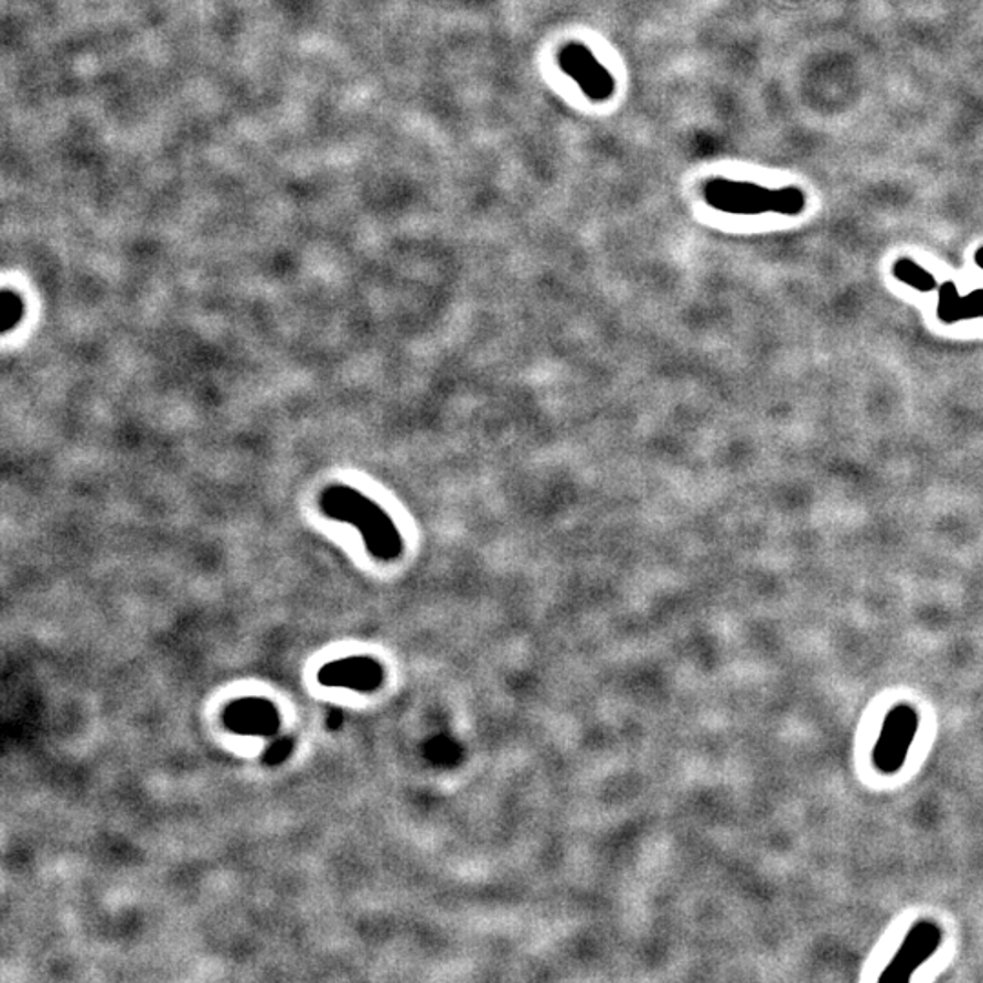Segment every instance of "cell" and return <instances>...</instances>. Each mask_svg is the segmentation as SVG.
<instances>
[{"instance_id":"1","label":"cell","mask_w":983,"mask_h":983,"mask_svg":"<svg viewBox=\"0 0 983 983\" xmlns=\"http://www.w3.org/2000/svg\"><path fill=\"white\" fill-rule=\"evenodd\" d=\"M703 193L705 201L713 209L727 214L756 215L770 210L778 214H798L805 204L803 193L797 188L770 192L755 182L727 181V179L708 181Z\"/></svg>"},{"instance_id":"2","label":"cell","mask_w":983,"mask_h":983,"mask_svg":"<svg viewBox=\"0 0 983 983\" xmlns=\"http://www.w3.org/2000/svg\"><path fill=\"white\" fill-rule=\"evenodd\" d=\"M918 725V714L910 705H898L893 713L887 714L873 756L879 772L895 774L901 769Z\"/></svg>"},{"instance_id":"3","label":"cell","mask_w":983,"mask_h":983,"mask_svg":"<svg viewBox=\"0 0 983 983\" xmlns=\"http://www.w3.org/2000/svg\"><path fill=\"white\" fill-rule=\"evenodd\" d=\"M559 66L568 77H573L588 99L607 100L615 94L616 81L609 70L594 57L585 44L573 42L559 53Z\"/></svg>"},{"instance_id":"4","label":"cell","mask_w":983,"mask_h":983,"mask_svg":"<svg viewBox=\"0 0 983 983\" xmlns=\"http://www.w3.org/2000/svg\"><path fill=\"white\" fill-rule=\"evenodd\" d=\"M940 942H942V934H940L937 923L927 920L916 923L879 980L882 982L885 980H889V982L909 980L910 974L915 973L921 963L927 962L937 952Z\"/></svg>"},{"instance_id":"5","label":"cell","mask_w":983,"mask_h":983,"mask_svg":"<svg viewBox=\"0 0 983 983\" xmlns=\"http://www.w3.org/2000/svg\"><path fill=\"white\" fill-rule=\"evenodd\" d=\"M895 276L901 281L909 282L910 287L918 288L921 291H929L937 287V281L931 274H927L923 268L915 265L912 260L900 259L895 265Z\"/></svg>"},{"instance_id":"6","label":"cell","mask_w":983,"mask_h":983,"mask_svg":"<svg viewBox=\"0 0 983 983\" xmlns=\"http://www.w3.org/2000/svg\"><path fill=\"white\" fill-rule=\"evenodd\" d=\"M974 260H976V263H979V265L983 268V246L982 248H980L979 252H976V255H974Z\"/></svg>"}]
</instances>
